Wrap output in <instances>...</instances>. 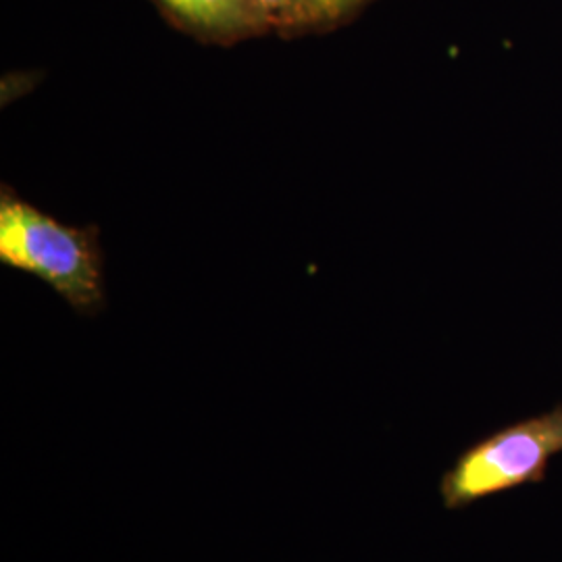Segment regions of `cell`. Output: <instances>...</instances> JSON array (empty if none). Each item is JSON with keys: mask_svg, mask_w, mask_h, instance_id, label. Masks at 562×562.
<instances>
[{"mask_svg": "<svg viewBox=\"0 0 562 562\" xmlns=\"http://www.w3.org/2000/svg\"><path fill=\"white\" fill-rule=\"evenodd\" d=\"M562 454V406L515 423L464 450L440 483L448 510L485 501L527 483L542 482Z\"/></svg>", "mask_w": 562, "mask_h": 562, "instance_id": "cell-2", "label": "cell"}, {"mask_svg": "<svg viewBox=\"0 0 562 562\" xmlns=\"http://www.w3.org/2000/svg\"><path fill=\"white\" fill-rule=\"evenodd\" d=\"M304 2H306V11L313 27H325V25H336L341 20H346L369 0H304Z\"/></svg>", "mask_w": 562, "mask_h": 562, "instance_id": "cell-5", "label": "cell"}, {"mask_svg": "<svg viewBox=\"0 0 562 562\" xmlns=\"http://www.w3.org/2000/svg\"><path fill=\"white\" fill-rule=\"evenodd\" d=\"M0 261L46 281L78 311L101 304L97 232L63 225L7 188L0 196Z\"/></svg>", "mask_w": 562, "mask_h": 562, "instance_id": "cell-1", "label": "cell"}, {"mask_svg": "<svg viewBox=\"0 0 562 562\" xmlns=\"http://www.w3.org/2000/svg\"><path fill=\"white\" fill-rule=\"evenodd\" d=\"M269 30L299 32L313 27L304 0H252Z\"/></svg>", "mask_w": 562, "mask_h": 562, "instance_id": "cell-4", "label": "cell"}, {"mask_svg": "<svg viewBox=\"0 0 562 562\" xmlns=\"http://www.w3.org/2000/svg\"><path fill=\"white\" fill-rule=\"evenodd\" d=\"M169 20L209 42H236L267 32L252 0H155Z\"/></svg>", "mask_w": 562, "mask_h": 562, "instance_id": "cell-3", "label": "cell"}]
</instances>
